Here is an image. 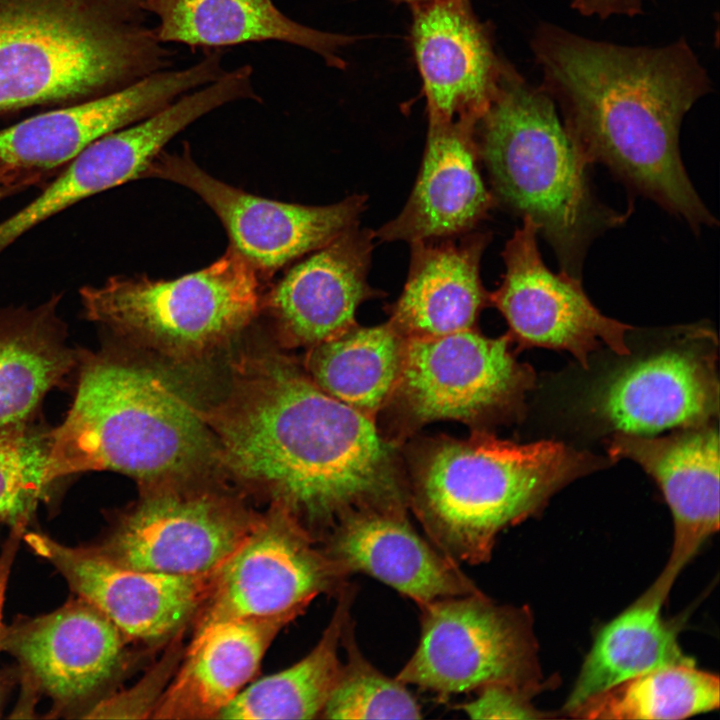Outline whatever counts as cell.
<instances>
[{
    "label": "cell",
    "instance_id": "cell-28",
    "mask_svg": "<svg viewBox=\"0 0 720 720\" xmlns=\"http://www.w3.org/2000/svg\"><path fill=\"white\" fill-rule=\"evenodd\" d=\"M664 601L645 592L598 632L565 712L638 675L673 665H694L681 650L674 630L661 618Z\"/></svg>",
    "mask_w": 720,
    "mask_h": 720
},
{
    "label": "cell",
    "instance_id": "cell-26",
    "mask_svg": "<svg viewBox=\"0 0 720 720\" xmlns=\"http://www.w3.org/2000/svg\"><path fill=\"white\" fill-rule=\"evenodd\" d=\"M157 18L159 40L206 50L263 41H279L308 49L326 64L344 69L342 48L356 38L317 30L282 13L273 0H144Z\"/></svg>",
    "mask_w": 720,
    "mask_h": 720
},
{
    "label": "cell",
    "instance_id": "cell-29",
    "mask_svg": "<svg viewBox=\"0 0 720 720\" xmlns=\"http://www.w3.org/2000/svg\"><path fill=\"white\" fill-rule=\"evenodd\" d=\"M357 588L348 582L336 595L332 618L318 643L290 667L249 683L218 715L219 719H314L337 683L342 633L352 617Z\"/></svg>",
    "mask_w": 720,
    "mask_h": 720
},
{
    "label": "cell",
    "instance_id": "cell-6",
    "mask_svg": "<svg viewBox=\"0 0 720 720\" xmlns=\"http://www.w3.org/2000/svg\"><path fill=\"white\" fill-rule=\"evenodd\" d=\"M596 464L553 440L515 444L484 433L440 439L418 457L408 505L440 552L459 565H478L489 561L501 531Z\"/></svg>",
    "mask_w": 720,
    "mask_h": 720
},
{
    "label": "cell",
    "instance_id": "cell-5",
    "mask_svg": "<svg viewBox=\"0 0 720 720\" xmlns=\"http://www.w3.org/2000/svg\"><path fill=\"white\" fill-rule=\"evenodd\" d=\"M474 137L497 198L522 218L530 217L561 272L581 280L592 241L624 224L628 214L595 197L591 164L565 129L552 98L506 61Z\"/></svg>",
    "mask_w": 720,
    "mask_h": 720
},
{
    "label": "cell",
    "instance_id": "cell-23",
    "mask_svg": "<svg viewBox=\"0 0 720 720\" xmlns=\"http://www.w3.org/2000/svg\"><path fill=\"white\" fill-rule=\"evenodd\" d=\"M189 124L186 108L173 103L92 142L39 196L0 222V254L27 231L69 206L145 177L164 146Z\"/></svg>",
    "mask_w": 720,
    "mask_h": 720
},
{
    "label": "cell",
    "instance_id": "cell-13",
    "mask_svg": "<svg viewBox=\"0 0 720 720\" xmlns=\"http://www.w3.org/2000/svg\"><path fill=\"white\" fill-rule=\"evenodd\" d=\"M318 542L280 507L256 522L217 571L206 618L297 616L320 594L337 595L348 575Z\"/></svg>",
    "mask_w": 720,
    "mask_h": 720
},
{
    "label": "cell",
    "instance_id": "cell-12",
    "mask_svg": "<svg viewBox=\"0 0 720 720\" xmlns=\"http://www.w3.org/2000/svg\"><path fill=\"white\" fill-rule=\"evenodd\" d=\"M256 522L215 495L163 490L144 497L92 549L129 568L184 577L213 575Z\"/></svg>",
    "mask_w": 720,
    "mask_h": 720
},
{
    "label": "cell",
    "instance_id": "cell-16",
    "mask_svg": "<svg viewBox=\"0 0 720 720\" xmlns=\"http://www.w3.org/2000/svg\"><path fill=\"white\" fill-rule=\"evenodd\" d=\"M613 460L631 459L659 485L674 521L671 555L647 590L665 600L675 579L719 529V436L709 422L664 437L616 432Z\"/></svg>",
    "mask_w": 720,
    "mask_h": 720
},
{
    "label": "cell",
    "instance_id": "cell-31",
    "mask_svg": "<svg viewBox=\"0 0 720 720\" xmlns=\"http://www.w3.org/2000/svg\"><path fill=\"white\" fill-rule=\"evenodd\" d=\"M719 688L716 675L673 665L622 682L567 713L585 719H682L717 709Z\"/></svg>",
    "mask_w": 720,
    "mask_h": 720
},
{
    "label": "cell",
    "instance_id": "cell-1",
    "mask_svg": "<svg viewBox=\"0 0 720 720\" xmlns=\"http://www.w3.org/2000/svg\"><path fill=\"white\" fill-rule=\"evenodd\" d=\"M239 376L207 418L216 456L233 475L270 492L315 541L352 513L408 509L395 449L374 418L282 358L252 359Z\"/></svg>",
    "mask_w": 720,
    "mask_h": 720
},
{
    "label": "cell",
    "instance_id": "cell-20",
    "mask_svg": "<svg viewBox=\"0 0 720 720\" xmlns=\"http://www.w3.org/2000/svg\"><path fill=\"white\" fill-rule=\"evenodd\" d=\"M320 543L348 575H369L418 606L481 592L459 564L415 530L404 509L352 513Z\"/></svg>",
    "mask_w": 720,
    "mask_h": 720
},
{
    "label": "cell",
    "instance_id": "cell-27",
    "mask_svg": "<svg viewBox=\"0 0 720 720\" xmlns=\"http://www.w3.org/2000/svg\"><path fill=\"white\" fill-rule=\"evenodd\" d=\"M61 294L0 310V431L26 425L49 391L78 367L58 314Z\"/></svg>",
    "mask_w": 720,
    "mask_h": 720
},
{
    "label": "cell",
    "instance_id": "cell-22",
    "mask_svg": "<svg viewBox=\"0 0 720 720\" xmlns=\"http://www.w3.org/2000/svg\"><path fill=\"white\" fill-rule=\"evenodd\" d=\"M2 646L62 702L79 701L103 686L123 652L121 631L82 598L5 631Z\"/></svg>",
    "mask_w": 720,
    "mask_h": 720
},
{
    "label": "cell",
    "instance_id": "cell-37",
    "mask_svg": "<svg viewBox=\"0 0 720 720\" xmlns=\"http://www.w3.org/2000/svg\"><path fill=\"white\" fill-rule=\"evenodd\" d=\"M23 534V530L13 529L12 535L9 541L6 543L2 554L0 556V647L4 637V626L2 623V611L5 598V591L7 587V581L11 564L13 562L14 555L16 553V547L18 544L19 536Z\"/></svg>",
    "mask_w": 720,
    "mask_h": 720
},
{
    "label": "cell",
    "instance_id": "cell-21",
    "mask_svg": "<svg viewBox=\"0 0 720 720\" xmlns=\"http://www.w3.org/2000/svg\"><path fill=\"white\" fill-rule=\"evenodd\" d=\"M474 127L429 122L423 161L400 214L375 232L382 241L435 240L471 230L496 205L478 169Z\"/></svg>",
    "mask_w": 720,
    "mask_h": 720
},
{
    "label": "cell",
    "instance_id": "cell-18",
    "mask_svg": "<svg viewBox=\"0 0 720 720\" xmlns=\"http://www.w3.org/2000/svg\"><path fill=\"white\" fill-rule=\"evenodd\" d=\"M590 402L594 415L621 433L649 436L708 423L719 408L714 359L696 347L651 355L607 376Z\"/></svg>",
    "mask_w": 720,
    "mask_h": 720
},
{
    "label": "cell",
    "instance_id": "cell-9",
    "mask_svg": "<svg viewBox=\"0 0 720 720\" xmlns=\"http://www.w3.org/2000/svg\"><path fill=\"white\" fill-rule=\"evenodd\" d=\"M511 341L473 328L406 339L390 400L416 426L437 420L476 425L511 416L534 384L532 369L512 355Z\"/></svg>",
    "mask_w": 720,
    "mask_h": 720
},
{
    "label": "cell",
    "instance_id": "cell-3",
    "mask_svg": "<svg viewBox=\"0 0 720 720\" xmlns=\"http://www.w3.org/2000/svg\"><path fill=\"white\" fill-rule=\"evenodd\" d=\"M148 15L144 0H0V113L84 102L169 69Z\"/></svg>",
    "mask_w": 720,
    "mask_h": 720
},
{
    "label": "cell",
    "instance_id": "cell-35",
    "mask_svg": "<svg viewBox=\"0 0 720 720\" xmlns=\"http://www.w3.org/2000/svg\"><path fill=\"white\" fill-rule=\"evenodd\" d=\"M646 0H572L571 7L583 16L601 19L612 15L634 17L642 13Z\"/></svg>",
    "mask_w": 720,
    "mask_h": 720
},
{
    "label": "cell",
    "instance_id": "cell-38",
    "mask_svg": "<svg viewBox=\"0 0 720 720\" xmlns=\"http://www.w3.org/2000/svg\"><path fill=\"white\" fill-rule=\"evenodd\" d=\"M387 1H390L395 4H407L411 7L416 4L431 2V1H435V0H387Z\"/></svg>",
    "mask_w": 720,
    "mask_h": 720
},
{
    "label": "cell",
    "instance_id": "cell-11",
    "mask_svg": "<svg viewBox=\"0 0 720 720\" xmlns=\"http://www.w3.org/2000/svg\"><path fill=\"white\" fill-rule=\"evenodd\" d=\"M522 220L502 251V282L489 293V303L509 325L511 340L524 348L568 351L584 367L602 344L629 355L626 334L632 327L603 315L581 280L551 271L539 250V227L530 217Z\"/></svg>",
    "mask_w": 720,
    "mask_h": 720
},
{
    "label": "cell",
    "instance_id": "cell-25",
    "mask_svg": "<svg viewBox=\"0 0 720 720\" xmlns=\"http://www.w3.org/2000/svg\"><path fill=\"white\" fill-rule=\"evenodd\" d=\"M488 233L460 241L411 243L407 281L389 323L405 338L437 337L473 328L489 293L480 277Z\"/></svg>",
    "mask_w": 720,
    "mask_h": 720
},
{
    "label": "cell",
    "instance_id": "cell-34",
    "mask_svg": "<svg viewBox=\"0 0 720 720\" xmlns=\"http://www.w3.org/2000/svg\"><path fill=\"white\" fill-rule=\"evenodd\" d=\"M477 696L457 706L471 719L538 718L529 696L503 685H488L476 691Z\"/></svg>",
    "mask_w": 720,
    "mask_h": 720
},
{
    "label": "cell",
    "instance_id": "cell-24",
    "mask_svg": "<svg viewBox=\"0 0 720 720\" xmlns=\"http://www.w3.org/2000/svg\"><path fill=\"white\" fill-rule=\"evenodd\" d=\"M292 618H205L154 717L217 718L255 676L273 638Z\"/></svg>",
    "mask_w": 720,
    "mask_h": 720
},
{
    "label": "cell",
    "instance_id": "cell-19",
    "mask_svg": "<svg viewBox=\"0 0 720 720\" xmlns=\"http://www.w3.org/2000/svg\"><path fill=\"white\" fill-rule=\"evenodd\" d=\"M375 232L358 225L297 260L266 292L281 332L295 345L316 346L356 326L365 300Z\"/></svg>",
    "mask_w": 720,
    "mask_h": 720
},
{
    "label": "cell",
    "instance_id": "cell-7",
    "mask_svg": "<svg viewBox=\"0 0 720 720\" xmlns=\"http://www.w3.org/2000/svg\"><path fill=\"white\" fill-rule=\"evenodd\" d=\"M267 281L231 246L211 265L174 279L114 276L80 288L84 317L171 356L223 344L257 315Z\"/></svg>",
    "mask_w": 720,
    "mask_h": 720
},
{
    "label": "cell",
    "instance_id": "cell-17",
    "mask_svg": "<svg viewBox=\"0 0 720 720\" xmlns=\"http://www.w3.org/2000/svg\"><path fill=\"white\" fill-rule=\"evenodd\" d=\"M25 540L122 634L144 641L164 638L179 629L208 591L212 576L184 577L129 568L92 548H71L42 534H26Z\"/></svg>",
    "mask_w": 720,
    "mask_h": 720
},
{
    "label": "cell",
    "instance_id": "cell-14",
    "mask_svg": "<svg viewBox=\"0 0 720 720\" xmlns=\"http://www.w3.org/2000/svg\"><path fill=\"white\" fill-rule=\"evenodd\" d=\"M218 61L162 70L117 92L57 107L0 130V165L52 172L106 134L134 124L216 80Z\"/></svg>",
    "mask_w": 720,
    "mask_h": 720
},
{
    "label": "cell",
    "instance_id": "cell-10",
    "mask_svg": "<svg viewBox=\"0 0 720 720\" xmlns=\"http://www.w3.org/2000/svg\"><path fill=\"white\" fill-rule=\"evenodd\" d=\"M145 177L168 180L198 195L218 216L231 247L264 278L358 225L366 196L326 206L279 202L252 195L205 172L191 158L161 152Z\"/></svg>",
    "mask_w": 720,
    "mask_h": 720
},
{
    "label": "cell",
    "instance_id": "cell-15",
    "mask_svg": "<svg viewBox=\"0 0 720 720\" xmlns=\"http://www.w3.org/2000/svg\"><path fill=\"white\" fill-rule=\"evenodd\" d=\"M412 8L410 43L429 122L475 126L487 110L506 61L468 0H435Z\"/></svg>",
    "mask_w": 720,
    "mask_h": 720
},
{
    "label": "cell",
    "instance_id": "cell-32",
    "mask_svg": "<svg viewBox=\"0 0 720 720\" xmlns=\"http://www.w3.org/2000/svg\"><path fill=\"white\" fill-rule=\"evenodd\" d=\"M346 660L320 715L323 719H421L420 704L398 679L372 665L356 643L352 617L341 639Z\"/></svg>",
    "mask_w": 720,
    "mask_h": 720
},
{
    "label": "cell",
    "instance_id": "cell-2",
    "mask_svg": "<svg viewBox=\"0 0 720 720\" xmlns=\"http://www.w3.org/2000/svg\"><path fill=\"white\" fill-rule=\"evenodd\" d=\"M530 45L539 86L558 104L565 129L590 164L605 165L696 232L717 225L680 155L682 121L712 88L684 39L624 46L544 22Z\"/></svg>",
    "mask_w": 720,
    "mask_h": 720
},
{
    "label": "cell",
    "instance_id": "cell-36",
    "mask_svg": "<svg viewBox=\"0 0 720 720\" xmlns=\"http://www.w3.org/2000/svg\"><path fill=\"white\" fill-rule=\"evenodd\" d=\"M51 173L0 165V201L43 183Z\"/></svg>",
    "mask_w": 720,
    "mask_h": 720
},
{
    "label": "cell",
    "instance_id": "cell-30",
    "mask_svg": "<svg viewBox=\"0 0 720 720\" xmlns=\"http://www.w3.org/2000/svg\"><path fill=\"white\" fill-rule=\"evenodd\" d=\"M405 340L389 322L355 326L312 347L309 377L330 396L374 418L396 388Z\"/></svg>",
    "mask_w": 720,
    "mask_h": 720
},
{
    "label": "cell",
    "instance_id": "cell-4",
    "mask_svg": "<svg viewBox=\"0 0 720 720\" xmlns=\"http://www.w3.org/2000/svg\"><path fill=\"white\" fill-rule=\"evenodd\" d=\"M76 371L74 401L51 431L53 480L108 470L162 483L214 456L207 418L160 373L106 350L81 352Z\"/></svg>",
    "mask_w": 720,
    "mask_h": 720
},
{
    "label": "cell",
    "instance_id": "cell-33",
    "mask_svg": "<svg viewBox=\"0 0 720 720\" xmlns=\"http://www.w3.org/2000/svg\"><path fill=\"white\" fill-rule=\"evenodd\" d=\"M51 431L32 422L0 431V520L24 530L56 482L49 474Z\"/></svg>",
    "mask_w": 720,
    "mask_h": 720
},
{
    "label": "cell",
    "instance_id": "cell-8",
    "mask_svg": "<svg viewBox=\"0 0 720 720\" xmlns=\"http://www.w3.org/2000/svg\"><path fill=\"white\" fill-rule=\"evenodd\" d=\"M418 607L419 642L396 679L439 701L488 685L529 697L536 692V642L527 610L498 605L482 591Z\"/></svg>",
    "mask_w": 720,
    "mask_h": 720
}]
</instances>
